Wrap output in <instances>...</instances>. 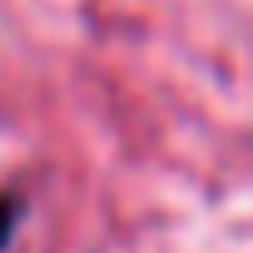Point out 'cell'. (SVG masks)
<instances>
[{
  "label": "cell",
  "instance_id": "1",
  "mask_svg": "<svg viewBox=\"0 0 253 253\" xmlns=\"http://www.w3.org/2000/svg\"><path fill=\"white\" fill-rule=\"evenodd\" d=\"M20 223H25V199L10 194V189H0V253L10 248V238H15Z\"/></svg>",
  "mask_w": 253,
  "mask_h": 253
}]
</instances>
